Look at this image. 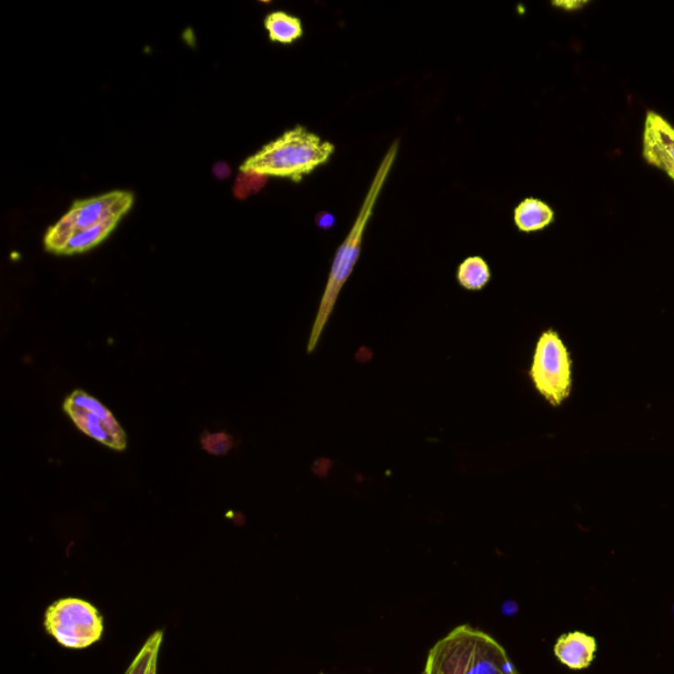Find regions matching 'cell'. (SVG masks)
Returning <instances> with one entry per match:
<instances>
[{"label":"cell","instance_id":"obj_11","mask_svg":"<svg viewBox=\"0 0 674 674\" xmlns=\"http://www.w3.org/2000/svg\"><path fill=\"white\" fill-rule=\"evenodd\" d=\"M269 39L276 44L290 46L303 37V24L300 18L285 11L269 13L264 20Z\"/></svg>","mask_w":674,"mask_h":674},{"label":"cell","instance_id":"obj_4","mask_svg":"<svg viewBox=\"0 0 674 674\" xmlns=\"http://www.w3.org/2000/svg\"><path fill=\"white\" fill-rule=\"evenodd\" d=\"M133 203L134 195L125 190H113L88 200L76 201L67 214L47 231L46 251L60 254L73 233L92 229L109 220H122L130 212Z\"/></svg>","mask_w":674,"mask_h":674},{"label":"cell","instance_id":"obj_5","mask_svg":"<svg viewBox=\"0 0 674 674\" xmlns=\"http://www.w3.org/2000/svg\"><path fill=\"white\" fill-rule=\"evenodd\" d=\"M529 375L536 392L553 408L571 395V353L555 330L544 331L539 338Z\"/></svg>","mask_w":674,"mask_h":674},{"label":"cell","instance_id":"obj_16","mask_svg":"<svg viewBox=\"0 0 674 674\" xmlns=\"http://www.w3.org/2000/svg\"><path fill=\"white\" fill-rule=\"evenodd\" d=\"M202 450L212 456H225L235 446V439L225 432H203L201 436Z\"/></svg>","mask_w":674,"mask_h":674},{"label":"cell","instance_id":"obj_21","mask_svg":"<svg viewBox=\"0 0 674 674\" xmlns=\"http://www.w3.org/2000/svg\"><path fill=\"white\" fill-rule=\"evenodd\" d=\"M515 674H520V672L515 673Z\"/></svg>","mask_w":674,"mask_h":674},{"label":"cell","instance_id":"obj_6","mask_svg":"<svg viewBox=\"0 0 674 674\" xmlns=\"http://www.w3.org/2000/svg\"><path fill=\"white\" fill-rule=\"evenodd\" d=\"M44 627L57 643L70 650L88 648L101 641L104 633L102 614L80 598H63L49 606Z\"/></svg>","mask_w":674,"mask_h":674},{"label":"cell","instance_id":"obj_14","mask_svg":"<svg viewBox=\"0 0 674 674\" xmlns=\"http://www.w3.org/2000/svg\"><path fill=\"white\" fill-rule=\"evenodd\" d=\"M162 641H164V633H162V631H154V633L148 637L143 648H141L138 656L134 657L125 674H147L153 657L160 654Z\"/></svg>","mask_w":674,"mask_h":674},{"label":"cell","instance_id":"obj_10","mask_svg":"<svg viewBox=\"0 0 674 674\" xmlns=\"http://www.w3.org/2000/svg\"><path fill=\"white\" fill-rule=\"evenodd\" d=\"M553 219H555V214L550 205L536 198H527L514 210L516 229L526 233L545 229L553 222Z\"/></svg>","mask_w":674,"mask_h":674},{"label":"cell","instance_id":"obj_17","mask_svg":"<svg viewBox=\"0 0 674 674\" xmlns=\"http://www.w3.org/2000/svg\"><path fill=\"white\" fill-rule=\"evenodd\" d=\"M315 222L319 229L329 231L335 227L336 219L333 217V214H331V212L322 211L316 215Z\"/></svg>","mask_w":674,"mask_h":674},{"label":"cell","instance_id":"obj_8","mask_svg":"<svg viewBox=\"0 0 674 674\" xmlns=\"http://www.w3.org/2000/svg\"><path fill=\"white\" fill-rule=\"evenodd\" d=\"M643 155L674 181V128L655 112L645 120Z\"/></svg>","mask_w":674,"mask_h":674},{"label":"cell","instance_id":"obj_2","mask_svg":"<svg viewBox=\"0 0 674 674\" xmlns=\"http://www.w3.org/2000/svg\"><path fill=\"white\" fill-rule=\"evenodd\" d=\"M507 651L492 635L461 624L429 652L423 674H515Z\"/></svg>","mask_w":674,"mask_h":674},{"label":"cell","instance_id":"obj_20","mask_svg":"<svg viewBox=\"0 0 674 674\" xmlns=\"http://www.w3.org/2000/svg\"><path fill=\"white\" fill-rule=\"evenodd\" d=\"M159 655L154 656L151 665H149L147 674H158Z\"/></svg>","mask_w":674,"mask_h":674},{"label":"cell","instance_id":"obj_3","mask_svg":"<svg viewBox=\"0 0 674 674\" xmlns=\"http://www.w3.org/2000/svg\"><path fill=\"white\" fill-rule=\"evenodd\" d=\"M333 153L335 145L330 141L308 128L296 125L248 158L241 164L240 172L301 182L315 169L328 164Z\"/></svg>","mask_w":674,"mask_h":674},{"label":"cell","instance_id":"obj_13","mask_svg":"<svg viewBox=\"0 0 674 674\" xmlns=\"http://www.w3.org/2000/svg\"><path fill=\"white\" fill-rule=\"evenodd\" d=\"M456 279L461 288L470 292H480L492 281L491 266L481 255H471L459 265Z\"/></svg>","mask_w":674,"mask_h":674},{"label":"cell","instance_id":"obj_9","mask_svg":"<svg viewBox=\"0 0 674 674\" xmlns=\"http://www.w3.org/2000/svg\"><path fill=\"white\" fill-rule=\"evenodd\" d=\"M597 651V643L593 636L584 633H570L559 637L555 645V655L571 670H585L592 664Z\"/></svg>","mask_w":674,"mask_h":674},{"label":"cell","instance_id":"obj_22","mask_svg":"<svg viewBox=\"0 0 674 674\" xmlns=\"http://www.w3.org/2000/svg\"><path fill=\"white\" fill-rule=\"evenodd\" d=\"M321 674H325V673H321Z\"/></svg>","mask_w":674,"mask_h":674},{"label":"cell","instance_id":"obj_19","mask_svg":"<svg viewBox=\"0 0 674 674\" xmlns=\"http://www.w3.org/2000/svg\"><path fill=\"white\" fill-rule=\"evenodd\" d=\"M586 4H587V2H555V3H553V6L560 7V9H564L566 11L583 9V7Z\"/></svg>","mask_w":674,"mask_h":674},{"label":"cell","instance_id":"obj_1","mask_svg":"<svg viewBox=\"0 0 674 674\" xmlns=\"http://www.w3.org/2000/svg\"><path fill=\"white\" fill-rule=\"evenodd\" d=\"M396 153H399V143L393 144L385 154V158H383L351 231L348 233L342 245L339 247L335 258H333L328 283H325L315 321L310 332L308 343L309 354L314 352L319 342H321L323 332L328 328L333 310H335L338 298L342 293L346 281L350 280L354 268H356L369 220L373 215L383 184H385L390 172H392Z\"/></svg>","mask_w":674,"mask_h":674},{"label":"cell","instance_id":"obj_7","mask_svg":"<svg viewBox=\"0 0 674 674\" xmlns=\"http://www.w3.org/2000/svg\"><path fill=\"white\" fill-rule=\"evenodd\" d=\"M63 413L82 434L97 440L112 451L127 450V434L115 416L95 396L74 390L62 403Z\"/></svg>","mask_w":674,"mask_h":674},{"label":"cell","instance_id":"obj_18","mask_svg":"<svg viewBox=\"0 0 674 674\" xmlns=\"http://www.w3.org/2000/svg\"><path fill=\"white\" fill-rule=\"evenodd\" d=\"M211 172L219 181L229 180L232 174L231 167L224 161H218L217 164L212 167Z\"/></svg>","mask_w":674,"mask_h":674},{"label":"cell","instance_id":"obj_15","mask_svg":"<svg viewBox=\"0 0 674 674\" xmlns=\"http://www.w3.org/2000/svg\"><path fill=\"white\" fill-rule=\"evenodd\" d=\"M269 177L253 172H240L233 184V195L240 201H245L265 188Z\"/></svg>","mask_w":674,"mask_h":674},{"label":"cell","instance_id":"obj_12","mask_svg":"<svg viewBox=\"0 0 674 674\" xmlns=\"http://www.w3.org/2000/svg\"><path fill=\"white\" fill-rule=\"evenodd\" d=\"M119 222L120 220L113 219L109 220V222L92 227V229L73 233L67 241V244L63 245L60 254L73 255L92 250V248L103 243V241L111 235Z\"/></svg>","mask_w":674,"mask_h":674}]
</instances>
